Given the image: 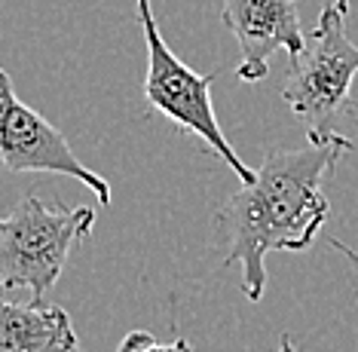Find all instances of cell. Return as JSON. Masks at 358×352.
Listing matches in <instances>:
<instances>
[{
	"label": "cell",
	"instance_id": "obj_3",
	"mask_svg": "<svg viewBox=\"0 0 358 352\" xmlns=\"http://www.w3.org/2000/svg\"><path fill=\"white\" fill-rule=\"evenodd\" d=\"M358 73V43L346 34V15L328 3L300 52L291 55L285 104L303 122L309 141L337 138V120Z\"/></svg>",
	"mask_w": 358,
	"mask_h": 352
},
{
	"label": "cell",
	"instance_id": "obj_6",
	"mask_svg": "<svg viewBox=\"0 0 358 352\" xmlns=\"http://www.w3.org/2000/svg\"><path fill=\"white\" fill-rule=\"evenodd\" d=\"M221 19L242 49V62L236 68L242 83L264 80L279 49L294 55L306 43L294 0H224Z\"/></svg>",
	"mask_w": 358,
	"mask_h": 352
},
{
	"label": "cell",
	"instance_id": "obj_5",
	"mask_svg": "<svg viewBox=\"0 0 358 352\" xmlns=\"http://www.w3.org/2000/svg\"><path fill=\"white\" fill-rule=\"evenodd\" d=\"M0 162L10 171H52L86 184L101 206L110 202V184L80 162L74 147L37 111H31L13 89L10 73L0 68Z\"/></svg>",
	"mask_w": 358,
	"mask_h": 352
},
{
	"label": "cell",
	"instance_id": "obj_12",
	"mask_svg": "<svg viewBox=\"0 0 358 352\" xmlns=\"http://www.w3.org/2000/svg\"><path fill=\"white\" fill-rule=\"evenodd\" d=\"M355 126H358V120H355Z\"/></svg>",
	"mask_w": 358,
	"mask_h": 352
},
{
	"label": "cell",
	"instance_id": "obj_9",
	"mask_svg": "<svg viewBox=\"0 0 358 352\" xmlns=\"http://www.w3.org/2000/svg\"><path fill=\"white\" fill-rule=\"evenodd\" d=\"M331 251L343 255V258H346V264L352 267V273L358 276V251H355V248H349V245H346V242H340V239H331Z\"/></svg>",
	"mask_w": 358,
	"mask_h": 352
},
{
	"label": "cell",
	"instance_id": "obj_1",
	"mask_svg": "<svg viewBox=\"0 0 358 352\" xmlns=\"http://www.w3.org/2000/svg\"><path fill=\"white\" fill-rule=\"evenodd\" d=\"M349 138L309 141L303 147L270 150L255 181L242 184L217 215L227 236V267H239L242 291L251 304H260L266 291L270 251H303L331 215L324 196V175L349 150Z\"/></svg>",
	"mask_w": 358,
	"mask_h": 352
},
{
	"label": "cell",
	"instance_id": "obj_4",
	"mask_svg": "<svg viewBox=\"0 0 358 352\" xmlns=\"http://www.w3.org/2000/svg\"><path fill=\"white\" fill-rule=\"evenodd\" d=\"M135 6L144 31V46H148V77H144L148 104L153 111H159L162 117H169L175 126H181L184 132L196 135L208 150H215L236 171V178L242 184H251L257 171L248 169L245 160L227 141L221 122H217L215 104H211L215 73H196L169 49V43L162 40L157 28V19H153L150 0H135Z\"/></svg>",
	"mask_w": 358,
	"mask_h": 352
},
{
	"label": "cell",
	"instance_id": "obj_8",
	"mask_svg": "<svg viewBox=\"0 0 358 352\" xmlns=\"http://www.w3.org/2000/svg\"><path fill=\"white\" fill-rule=\"evenodd\" d=\"M120 352H193L187 340H172V343H159L148 331H132L126 334V340L120 343Z\"/></svg>",
	"mask_w": 358,
	"mask_h": 352
},
{
	"label": "cell",
	"instance_id": "obj_7",
	"mask_svg": "<svg viewBox=\"0 0 358 352\" xmlns=\"http://www.w3.org/2000/svg\"><path fill=\"white\" fill-rule=\"evenodd\" d=\"M0 352H86L68 309L28 300L15 304L0 288Z\"/></svg>",
	"mask_w": 358,
	"mask_h": 352
},
{
	"label": "cell",
	"instance_id": "obj_2",
	"mask_svg": "<svg viewBox=\"0 0 358 352\" xmlns=\"http://www.w3.org/2000/svg\"><path fill=\"white\" fill-rule=\"evenodd\" d=\"M95 227L92 209L46 206L34 193L22 196L6 218H0V288H25L34 300H46L59 282L77 242Z\"/></svg>",
	"mask_w": 358,
	"mask_h": 352
},
{
	"label": "cell",
	"instance_id": "obj_11",
	"mask_svg": "<svg viewBox=\"0 0 358 352\" xmlns=\"http://www.w3.org/2000/svg\"><path fill=\"white\" fill-rule=\"evenodd\" d=\"M328 3H334L343 15H349V0H328Z\"/></svg>",
	"mask_w": 358,
	"mask_h": 352
},
{
	"label": "cell",
	"instance_id": "obj_10",
	"mask_svg": "<svg viewBox=\"0 0 358 352\" xmlns=\"http://www.w3.org/2000/svg\"><path fill=\"white\" fill-rule=\"evenodd\" d=\"M279 352H294V343H291V334H282V337H279Z\"/></svg>",
	"mask_w": 358,
	"mask_h": 352
}]
</instances>
